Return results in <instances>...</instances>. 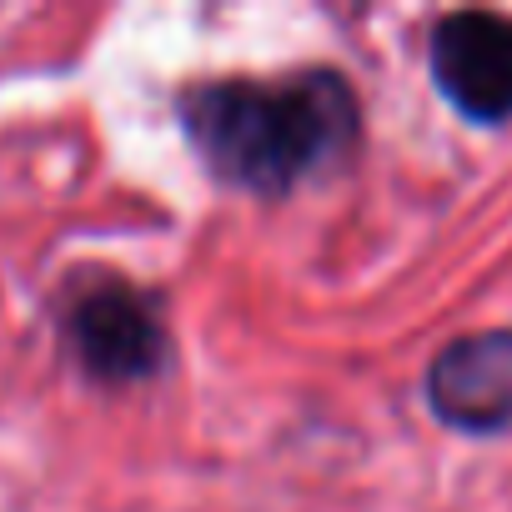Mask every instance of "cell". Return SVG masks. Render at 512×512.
Returning <instances> with one entry per match:
<instances>
[{"label":"cell","mask_w":512,"mask_h":512,"mask_svg":"<svg viewBox=\"0 0 512 512\" xmlns=\"http://www.w3.org/2000/svg\"><path fill=\"white\" fill-rule=\"evenodd\" d=\"M181 126L226 186L282 196L347 161L362 111L337 71H297L282 81L191 86L181 96Z\"/></svg>","instance_id":"1"},{"label":"cell","mask_w":512,"mask_h":512,"mask_svg":"<svg viewBox=\"0 0 512 512\" xmlns=\"http://www.w3.org/2000/svg\"><path fill=\"white\" fill-rule=\"evenodd\" d=\"M61 332L76 362L106 387L146 382L166 362V327L156 302L121 277L76 282L61 307Z\"/></svg>","instance_id":"2"},{"label":"cell","mask_w":512,"mask_h":512,"mask_svg":"<svg viewBox=\"0 0 512 512\" xmlns=\"http://www.w3.org/2000/svg\"><path fill=\"white\" fill-rule=\"evenodd\" d=\"M437 91L472 121L512 116V21L497 11H452L432 26Z\"/></svg>","instance_id":"3"},{"label":"cell","mask_w":512,"mask_h":512,"mask_svg":"<svg viewBox=\"0 0 512 512\" xmlns=\"http://www.w3.org/2000/svg\"><path fill=\"white\" fill-rule=\"evenodd\" d=\"M427 402L457 432L512 427V327L447 342L427 367Z\"/></svg>","instance_id":"4"}]
</instances>
